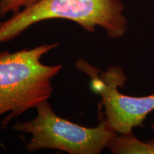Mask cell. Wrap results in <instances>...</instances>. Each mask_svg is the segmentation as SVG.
<instances>
[{
    "mask_svg": "<svg viewBox=\"0 0 154 154\" xmlns=\"http://www.w3.org/2000/svg\"><path fill=\"white\" fill-rule=\"evenodd\" d=\"M151 128H152V130H153V131H154V121H153V124H152V125H151Z\"/></svg>",
    "mask_w": 154,
    "mask_h": 154,
    "instance_id": "obj_7",
    "label": "cell"
},
{
    "mask_svg": "<svg viewBox=\"0 0 154 154\" xmlns=\"http://www.w3.org/2000/svg\"><path fill=\"white\" fill-rule=\"evenodd\" d=\"M32 120L13 126L17 131L31 135L29 152L55 149L69 154H99L109 148L117 133L104 119L96 127H86L58 116L48 101L36 108Z\"/></svg>",
    "mask_w": 154,
    "mask_h": 154,
    "instance_id": "obj_3",
    "label": "cell"
},
{
    "mask_svg": "<svg viewBox=\"0 0 154 154\" xmlns=\"http://www.w3.org/2000/svg\"><path fill=\"white\" fill-rule=\"evenodd\" d=\"M76 67L91 79V89L101 97L104 119L117 134L132 132L154 110V93L144 96L121 93L119 88L124 87L127 80L121 67L112 66L103 72L83 59L76 61Z\"/></svg>",
    "mask_w": 154,
    "mask_h": 154,
    "instance_id": "obj_4",
    "label": "cell"
},
{
    "mask_svg": "<svg viewBox=\"0 0 154 154\" xmlns=\"http://www.w3.org/2000/svg\"><path fill=\"white\" fill-rule=\"evenodd\" d=\"M109 149L113 154H154V138L141 141L133 131L117 134Z\"/></svg>",
    "mask_w": 154,
    "mask_h": 154,
    "instance_id": "obj_5",
    "label": "cell"
},
{
    "mask_svg": "<svg viewBox=\"0 0 154 154\" xmlns=\"http://www.w3.org/2000/svg\"><path fill=\"white\" fill-rule=\"evenodd\" d=\"M120 0H40L0 22V43L14 39L32 25L49 19H66L76 23L89 33L97 27L108 37H124L128 20Z\"/></svg>",
    "mask_w": 154,
    "mask_h": 154,
    "instance_id": "obj_2",
    "label": "cell"
},
{
    "mask_svg": "<svg viewBox=\"0 0 154 154\" xmlns=\"http://www.w3.org/2000/svg\"><path fill=\"white\" fill-rule=\"evenodd\" d=\"M59 45L56 42L15 52L0 51V117L9 113L2 121V129L11 119L51 97V82L63 66L44 64L42 59Z\"/></svg>",
    "mask_w": 154,
    "mask_h": 154,
    "instance_id": "obj_1",
    "label": "cell"
},
{
    "mask_svg": "<svg viewBox=\"0 0 154 154\" xmlns=\"http://www.w3.org/2000/svg\"><path fill=\"white\" fill-rule=\"evenodd\" d=\"M40 0H0V17L7 13L17 14L22 9L34 5Z\"/></svg>",
    "mask_w": 154,
    "mask_h": 154,
    "instance_id": "obj_6",
    "label": "cell"
},
{
    "mask_svg": "<svg viewBox=\"0 0 154 154\" xmlns=\"http://www.w3.org/2000/svg\"><path fill=\"white\" fill-rule=\"evenodd\" d=\"M0 18H1V17H0Z\"/></svg>",
    "mask_w": 154,
    "mask_h": 154,
    "instance_id": "obj_8",
    "label": "cell"
}]
</instances>
